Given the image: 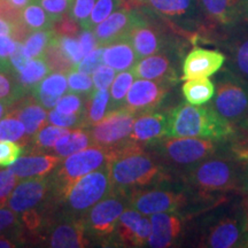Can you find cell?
Here are the masks:
<instances>
[{"label": "cell", "instance_id": "cell-1", "mask_svg": "<svg viewBox=\"0 0 248 248\" xmlns=\"http://www.w3.org/2000/svg\"><path fill=\"white\" fill-rule=\"evenodd\" d=\"M114 157L109 162L113 192L125 194L129 190L154 184L162 181L164 173L151 155L142 151L141 145L129 140L119 148H114Z\"/></svg>", "mask_w": 248, "mask_h": 248}, {"label": "cell", "instance_id": "cell-2", "mask_svg": "<svg viewBox=\"0 0 248 248\" xmlns=\"http://www.w3.org/2000/svg\"><path fill=\"white\" fill-rule=\"evenodd\" d=\"M166 137H198L224 140L233 135L235 125L209 106L182 102L167 115Z\"/></svg>", "mask_w": 248, "mask_h": 248}, {"label": "cell", "instance_id": "cell-3", "mask_svg": "<svg viewBox=\"0 0 248 248\" xmlns=\"http://www.w3.org/2000/svg\"><path fill=\"white\" fill-rule=\"evenodd\" d=\"M113 157V150L97 145L67 156L53 176V190L57 197L63 200L79 178L109 163Z\"/></svg>", "mask_w": 248, "mask_h": 248}, {"label": "cell", "instance_id": "cell-4", "mask_svg": "<svg viewBox=\"0 0 248 248\" xmlns=\"http://www.w3.org/2000/svg\"><path fill=\"white\" fill-rule=\"evenodd\" d=\"M209 106L223 119L235 125L248 116V82L234 74H222L215 84Z\"/></svg>", "mask_w": 248, "mask_h": 248}, {"label": "cell", "instance_id": "cell-5", "mask_svg": "<svg viewBox=\"0 0 248 248\" xmlns=\"http://www.w3.org/2000/svg\"><path fill=\"white\" fill-rule=\"evenodd\" d=\"M214 156L194 164L187 175L188 183L203 193L232 190L239 182L233 162Z\"/></svg>", "mask_w": 248, "mask_h": 248}, {"label": "cell", "instance_id": "cell-6", "mask_svg": "<svg viewBox=\"0 0 248 248\" xmlns=\"http://www.w3.org/2000/svg\"><path fill=\"white\" fill-rule=\"evenodd\" d=\"M111 192L109 163H107L79 178L63 201L69 212L84 214Z\"/></svg>", "mask_w": 248, "mask_h": 248}, {"label": "cell", "instance_id": "cell-7", "mask_svg": "<svg viewBox=\"0 0 248 248\" xmlns=\"http://www.w3.org/2000/svg\"><path fill=\"white\" fill-rule=\"evenodd\" d=\"M219 140L198 137H166L159 140V151L177 166H194L216 154Z\"/></svg>", "mask_w": 248, "mask_h": 248}, {"label": "cell", "instance_id": "cell-8", "mask_svg": "<svg viewBox=\"0 0 248 248\" xmlns=\"http://www.w3.org/2000/svg\"><path fill=\"white\" fill-rule=\"evenodd\" d=\"M136 113L126 107H120L108 111L106 116L89 130L92 145L119 148L130 140Z\"/></svg>", "mask_w": 248, "mask_h": 248}, {"label": "cell", "instance_id": "cell-9", "mask_svg": "<svg viewBox=\"0 0 248 248\" xmlns=\"http://www.w3.org/2000/svg\"><path fill=\"white\" fill-rule=\"evenodd\" d=\"M123 197L126 195L111 192L91 207L82 218L86 233L97 238H106L113 234L120 216L126 208Z\"/></svg>", "mask_w": 248, "mask_h": 248}, {"label": "cell", "instance_id": "cell-10", "mask_svg": "<svg viewBox=\"0 0 248 248\" xmlns=\"http://www.w3.org/2000/svg\"><path fill=\"white\" fill-rule=\"evenodd\" d=\"M144 20L135 9L122 8L115 11L93 29L98 46H107L119 40L129 39L133 28Z\"/></svg>", "mask_w": 248, "mask_h": 248}, {"label": "cell", "instance_id": "cell-11", "mask_svg": "<svg viewBox=\"0 0 248 248\" xmlns=\"http://www.w3.org/2000/svg\"><path fill=\"white\" fill-rule=\"evenodd\" d=\"M129 198L131 208L146 216L159 213H176L185 203L184 194L168 190L132 191Z\"/></svg>", "mask_w": 248, "mask_h": 248}, {"label": "cell", "instance_id": "cell-12", "mask_svg": "<svg viewBox=\"0 0 248 248\" xmlns=\"http://www.w3.org/2000/svg\"><path fill=\"white\" fill-rule=\"evenodd\" d=\"M168 89L169 82L166 80L137 79L132 83L123 106L136 114L155 110L166 98Z\"/></svg>", "mask_w": 248, "mask_h": 248}, {"label": "cell", "instance_id": "cell-13", "mask_svg": "<svg viewBox=\"0 0 248 248\" xmlns=\"http://www.w3.org/2000/svg\"><path fill=\"white\" fill-rule=\"evenodd\" d=\"M53 190V177L24 178L15 186L8 199V207L16 213L32 209L44 201Z\"/></svg>", "mask_w": 248, "mask_h": 248}, {"label": "cell", "instance_id": "cell-14", "mask_svg": "<svg viewBox=\"0 0 248 248\" xmlns=\"http://www.w3.org/2000/svg\"><path fill=\"white\" fill-rule=\"evenodd\" d=\"M151 219L138 210L125 209L116 224V237L123 246L142 247L147 245L151 234Z\"/></svg>", "mask_w": 248, "mask_h": 248}, {"label": "cell", "instance_id": "cell-15", "mask_svg": "<svg viewBox=\"0 0 248 248\" xmlns=\"http://www.w3.org/2000/svg\"><path fill=\"white\" fill-rule=\"evenodd\" d=\"M224 61L225 57L221 52L195 47L184 59L182 78L187 80L212 76L221 69Z\"/></svg>", "mask_w": 248, "mask_h": 248}, {"label": "cell", "instance_id": "cell-16", "mask_svg": "<svg viewBox=\"0 0 248 248\" xmlns=\"http://www.w3.org/2000/svg\"><path fill=\"white\" fill-rule=\"evenodd\" d=\"M151 234L147 246L166 248L175 244L182 233L183 221L175 213H159L151 215Z\"/></svg>", "mask_w": 248, "mask_h": 248}, {"label": "cell", "instance_id": "cell-17", "mask_svg": "<svg viewBox=\"0 0 248 248\" xmlns=\"http://www.w3.org/2000/svg\"><path fill=\"white\" fill-rule=\"evenodd\" d=\"M167 115L154 110L144 111L136 117L130 140L139 145L156 142L167 136Z\"/></svg>", "mask_w": 248, "mask_h": 248}, {"label": "cell", "instance_id": "cell-18", "mask_svg": "<svg viewBox=\"0 0 248 248\" xmlns=\"http://www.w3.org/2000/svg\"><path fill=\"white\" fill-rule=\"evenodd\" d=\"M88 233L82 219L64 221L52 229L48 246L54 248H79L89 246Z\"/></svg>", "mask_w": 248, "mask_h": 248}, {"label": "cell", "instance_id": "cell-19", "mask_svg": "<svg viewBox=\"0 0 248 248\" xmlns=\"http://www.w3.org/2000/svg\"><path fill=\"white\" fill-rule=\"evenodd\" d=\"M61 163V157L55 155H28L18 157L13 164L8 166V169L17 176V178H31L47 176Z\"/></svg>", "mask_w": 248, "mask_h": 248}, {"label": "cell", "instance_id": "cell-20", "mask_svg": "<svg viewBox=\"0 0 248 248\" xmlns=\"http://www.w3.org/2000/svg\"><path fill=\"white\" fill-rule=\"evenodd\" d=\"M133 75L137 78L151 80H166L173 83L176 78L175 68L171 60L166 54H153L137 61L131 68Z\"/></svg>", "mask_w": 248, "mask_h": 248}, {"label": "cell", "instance_id": "cell-21", "mask_svg": "<svg viewBox=\"0 0 248 248\" xmlns=\"http://www.w3.org/2000/svg\"><path fill=\"white\" fill-rule=\"evenodd\" d=\"M68 91L67 77L62 73H53L43 78L31 90V97L46 109L57 106L59 99Z\"/></svg>", "mask_w": 248, "mask_h": 248}, {"label": "cell", "instance_id": "cell-22", "mask_svg": "<svg viewBox=\"0 0 248 248\" xmlns=\"http://www.w3.org/2000/svg\"><path fill=\"white\" fill-rule=\"evenodd\" d=\"M129 42L131 43L138 60L159 53L163 46L159 32L151 27L146 20L133 28L129 35Z\"/></svg>", "mask_w": 248, "mask_h": 248}, {"label": "cell", "instance_id": "cell-23", "mask_svg": "<svg viewBox=\"0 0 248 248\" xmlns=\"http://www.w3.org/2000/svg\"><path fill=\"white\" fill-rule=\"evenodd\" d=\"M243 229L235 219H223L212 229L207 237V246L212 248H230L239 246Z\"/></svg>", "mask_w": 248, "mask_h": 248}, {"label": "cell", "instance_id": "cell-24", "mask_svg": "<svg viewBox=\"0 0 248 248\" xmlns=\"http://www.w3.org/2000/svg\"><path fill=\"white\" fill-rule=\"evenodd\" d=\"M137 61L138 58L129 39L119 40L105 46L104 63L116 71L131 69L137 63Z\"/></svg>", "mask_w": 248, "mask_h": 248}, {"label": "cell", "instance_id": "cell-25", "mask_svg": "<svg viewBox=\"0 0 248 248\" xmlns=\"http://www.w3.org/2000/svg\"><path fill=\"white\" fill-rule=\"evenodd\" d=\"M13 113L24 124L28 137H33L44 126L48 115L45 108L40 106L32 97L24 99L20 107H13Z\"/></svg>", "mask_w": 248, "mask_h": 248}, {"label": "cell", "instance_id": "cell-26", "mask_svg": "<svg viewBox=\"0 0 248 248\" xmlns=\"http://www.w3.org/2000/svg\"><path fill=\"white\" fill-rule=\"evenodd\" d=\"M206 13L216 22L230 26L241 13V0H201Z\"/></svg>", "mask_w": 248, "mask_h": 248}, {"label": "cell", "instance_id": "cell-27", "mask_svg": "<svg viewBox=\"0 0 248 248\" xmlns=\"http://www.w3.org/2000/svg\"><path fill=\"white\" fill-rule=\"evenodd\" d=\"M90 146H92L90 131L84 130V128H79L67 132L66 135L59 138L53 146V150L55 154L60 157H67Z\"/></svg>", "mask_w": 248, "mask_h": 248}, {"label": "cell", "instance_id": "cell-28", "mask_svg": "<svg viewBox=\"0 0 248 248\" xmlns=\"http://www.w3.org/2000/svg\"><path fill=\"white\" fill-rule=\"evenodd\" d=\"M182 93L188 104L200 106L212 100L215 94V84L207 77L187 79L182 86Z\"/></svg>", "mask_w": 248, "mask_h": 248}, {"label": "cell", "instance_id": "cell-29", "mask_svg": "<svg viewBox=\"0 0 248 248\" xmlns=\"http://www.w3.org/2000/svg\"><path fill=\"white\" fill-rule=\"evenodd\" d=\"M51 68L46 63L44 58H35L26 64L22 70L16 73V79L18 80L26 93L31 92L33 86L45 78L51 73Z\"/></svg>", "mask_w": 248, "mask_h": 248}, {"label": "cell", "instance_id": "cell-30", "mask_svg": "<svg viewBox=\"0 0 248 248\" xmlns=\"http://www.w3.org/2000/svg\"><path fill=\"white\" fill-rule=\"evenodd\" d=\"M110 94L107 89H95L86 100V120L89 126L94 125L109 111Z\"/></svg>", "mask_w": 248, "mask_h": 248}, {"label": "cell", "instance_id": "cell-31", "mask_svg": "<svg viewBox=\"0 0 248 248\" xmlns=\"http://www.w3.org/2000/svg\"><path fill=\"white\" fill-rule=\"evenodd\" d=\"M133 4L148 6L168 17H182L191 11L192 0H131Z\"/></svg>", "mask_w": 248, "mask_h": 248}, {"label": "cell", "instance_id": "cell-32", "mask_svg": "<svg viewBox=\"0 0 248 248\" xmlns=\"http://www.w3.org/2000/svg\"><path fill=\"white\" fill-rule=\"evenodd\" d=\"M21 18L32 32L39 30H51L54 24L44 8L37 2H30L21 11Z\"/></svg>", "mask_w": 248, "mask_h": 248}, {"label": "cell", "instance_id": "cell-33", "mask_svg": "<svg viewBox=\"0 0 248 248\" xmlns=\"http://www.w3.org/2000/svg\"><path fill=\"white\" fill-rule=\"evenodd\" d=\"M135 78L136 77L133 75L132 70H124L115 76L110 85L109 111L123 106L126 94H128Z\"/></svg>", "mask_w": 248, "mask_h": 248}, {"label": "cell", "instance_id": "cell-34", "mask_svg": "<svg viewBox=\"0 0 248 248\" xmlns=\"http://www.w3.org/2000/svg\"><path fill=\"white\" fill-rule=\"evenodd\" d=\"M46 63L54 73H69L75 68V64L70 61V59L62 52L60 46L58 44L57 33L52 38L47 47H46L44 55H43Z\"/></svg>", "mask_w": 248, "mask_h": 248}, {"label": "cell", "instance_id": "cell-35", "mask_svg": "<svg viewBox=\"0 0 248 248\" xmlns=\"http://www.w3.org/2000/svg\"><path fill=\"white\" fill-rule=\"evenodd\" d=\"M230 138L231 153L237 161L243 163L248 162V116L235 124L234 132Z\"/></svg>", "mask_w": 248, "mask_h": 248}, {"label": "cell", "instance_id": "cell-36", "mask_svg": "<svg viewBox=\"0 0 248 248\" xmlns=\"http://www.w3.org/2000/svg\"><path fill=\"white\" fill-rule=\"evenodd\" d=\"M55 36L53 30H39L30 33L24 40V52L26 55L30 59L40 58L44 55V52L47 47L49 42Z\"/></svg>", "mask_w": 248, "mask_h": 248}, {"label": "cell", "instance_id": "cell-37", "mask_svg": "<svg viewBox=\"0 0 248 248\" xmlns=\"http://www.w3.org/2000/svg\"><path fill=\"white\" fill-rule=\"evenodd\" d=\"M23 141L27 144V132L24 124L12 111L4 119L0 120V141Z\"/></svg>", "mask_w": 248, "mask_h": 248}, {"label": "cell", "instance_id": "cell-38", "mask_svg": "<svg viewBox=\"0 0 248 248\" xmlns=\"http://www.w3.org/2000/svg\"><path fill=\"white\" fill-rule=\"evenodd\" d=\"M125 0H97L90 15L86 30H93L99 23L106 20L117 8L124 6Z\"/></svg>", "mask_w": 248, "mask_h": 248}, {"label": "cell", "instance_id": "cell-39", "mask_svg": "<svg viewBox=\"0 0 248 248\" xmlns=\"http://www.w3.org/2000/svg\"><path fill=\"white\" fill-rule=\"evenodd\" d=\"M69 132L67 128H61L57 125H48L43 126L38 132L33 136V147L35 150H47L52 148L58 141L59 138Z\"/></svg>", "mask_w": 248, "mask_h": 248}, {"label": "cell", "instance_id": "cell-40", "mask_svg": "<svg viewBox=\"0 0 248 248\" xmlns=\"http://www.w3.org/2000/svg\"><path fill=\"white\" fill-rule=\"evenodd\" d=\"M47 121L51 124L61 128H88L89 123L85 114H63L57 109H52L47 115Z\"/></svg>", "mask_w": 248, "mask_h": 248}, {"label": "cell", "instance_id": "cell-41", "mask_svg": "<svg viewBox=\"0 0 248 248\" xmlns=\"http://www.w3.org/2000/svg\"><path fill=\"white\" fill-rule=\"evenodd\" d=\"M95 1L97 0H70L68 15L75 20L80 28L86 29Z\"/></svg>", "mask_w": 248, "mask_h": 248}, {"label": "cell", "instance_id": "cell-42", "mask_svg": "<svg viewBox=\"0 0 248 248\" xmlns=\"http://www.w3.org/2000/svg\"><path fill=\"white\" fill-rule=\"evenodd\" d=\"M68 91L76 94L90 95L93 91V80L86 74L79 73L75 69L67 73Z\"/></svg>", "mask_w": 248, "mask_h": 248}, {"label": "cell", "instance_id": "cell-43", "mask_svg": "<svg viewBox=\"0 0 248 248\" xmlns=\"http://www.w3.org/2000/svg\"><path fill=\"white\" fill-rule=\"evenodd\" d=\"M27 93L16 78H11L6 74L0 73V99H8L16 102Z\"/></svg>", "mask_w": 248, "mask_h": 248}, {"label": "cell", "instance_id": "cell-44", "mask_svg": "<svg viewBox=\"0 0 248 248\" xmlns=\"http://www.w3.org/2000/svg\"><path fill=\"white\" fill-rule=\"evenodd\" d=\"M55 109L63 114H85L86 104L76 93H69L59 99Z\"/></svg>", "mask_w": 248, "mask_h": 248}, {"label": "cell", "instance_id": "cell-45", "mask_svg": "<svg viewBox=\"0 0 248 248\" xmlns=\"http://www.w3.org/2000/svg\"><path fill=\"white\" fill-rule=\"evenodd\" d=\"M104 51L105 46H97L91 53H89L85 58H83L74 69L79 73L91 75V74L104 63Z\"/></svg>", "mask_w": 248, "mask_h": 248}, {"label": "cell", "instance_id": "cell-46", "mask_svg": "<svg viewBox=\"0 0 248 248\" xmlns=\"http://www.w3.org/2000/svg\"><path fill=\"white\" fill-rule=\"evenodd\" d=\"M57 40L59 46H60V48L62 49V52H63V53L70 59V61L76 66V64L83 59L79 40L73 38L71 36L59 35H57Z\"/></svg>", "mask_w": 248, "mask_h": 248}, {"label": "cell", "instance_id": "cell-47", "mask_svg": "<svg viewBox=\"0 0 248 248\" xmlns=\"http://www.w3.org/2000/svg\"><path fill=\"white\" fill-rule=\"evenodd\" d=\"M17 184V176L9 169L0 170V208L8 202L12 192Z\"/></svg>", "mask_w": 248, "mask_h": 248}, {"label": "cell", "instance_id": "cell-48", "mask_svg": "<svg viewBox=\"0 0 248 248\" xmlns=\"http://www.w3.org/2000/svg\"><path fill=\"white\" fill-rule=\"evenodd\" d=\"M22 145L14 141H0V167H8L13 164L22 154Z\"/></svg>", "mask_w": 248, "mask_h": 248}, {"label": "cell", "instance_id": "cell-49", "mask_svg": "<svg viewBox=\"0 0 248 248\" xmlns=\"http://www.w3.org/2000/svg\"><path fill=\"white\" fill-rule=\"evenodd\" d=\"M36 2L44 8L53 22H57L68 13L70 0H36Z\"/></svg>", "mask_w": 248, "mask_h": 248}, {"label": "cell", "instance_id": "cell-50", "mask_svg": "<svg viewBox=\"0 0 248 248\" xmlns=\"http://www.w3.org/2000/svg\"><path fill=\"white\" fill-rule=\"evenodd\" d=\"M116 76V70L107 66V64H101L97 69L92 73L93 85L95 89H108L113 83Z\"/></svg>", "mask_w": 248, "mask_h": 248}, {"label": "cell", "instance_id": "cell-51", "mask_svg": "<svg viewBox=\"0 0 248 248\" xmlns=\"http://www.w3.org/2000/svg\"><path fill=\"white\" fill-rule=\"evenodd\" d=\"M79 24L73 20L69 15L64 14L60 20L53 24V31L59 36H76L78 35Z\"/></svg>", "mask_w": 248, "mask_h": 248}, {"label": "cell", "instance_id": "cell-52", "mask_svg": "<svg viewBox=\"0 0 248 248\" xmlns=\"http://www.w3.org/2000/svg\"><path fill=\"white\" fill-rule=\"evenodd\" d=\"M20 219L17 213L11 208H0V234L18 228Z\"/></svg>", "mask_w": 248, "mask_h": 248}, {"label": "cell", "instance_id": "cell-53", "mask_svg": "<svg viewBox=\"0 0 248 248\" xmlns=\"http://www.w3.org/2000/svg\"><path fill=\"white\" fill-rule=\"evenodd\" d=\"M29 60L30 59L27 57L26 52H24V46L22 42H16L14 51L9 55V62H11L12 70L15 74L18 73V71L22 70L26 67V64L29 62Z\"/></svg>", "mask_w": 248, "mask_h": 248}, {"label": "cell", "instance_id": "cell-54", "mask_svg": "<svg viewBox=\"0 0 248 248\" xmlns=\"http://www.w3.org/2000/svg\"><path fill=\"white\" fill-rule=\"evenodd\" d=\"M0 17L13 24L22 21L21 9L15 8L9 0H0Z\"/></svg>", "mask_w": 248, "mask_h": 248}, {"label": "cell", "instance_id": "cell-55", "mask_svg": "<svg viewBox=\"0 0 248 248\" xmlns=\"http://www.w3.org/2000/svg\"><path fill=\"white\" fill-rule=\"evenodd\" d=\"M21 219L30 232H36L43 224V216L35 208L23 212Z\"/></svg>", "mask_w": 248, "mask_h": 248}, {"label": "cell", "instance_id": "cell-56", "mask_svg": "<svg viewBox=\"0 0 248 248\" xmlns=\"http://www.w3.org/2000/svg\"><path fill=\"white\" fill-rule=\"evenodd\" d=\"M78 40L80 44V48H82L83 58H85L89 53H91L93 49L98 46L97 39H95V36L92 30H83L82 32L79 33Z\"/></svg>", "mask_w": 248, "mask_h": 248}, {"label": "cell", "instance_id": "cell-57", "mask_svg": "<svg viewBox=\"0 0 248 248\" xmlns=\"http://www.w3.org/2000/svg\"><path fill=\"white\" fill-rule=\"evenodd\" d=\"M235 64L240 73L248 76V40L243 43L235 51Z\"/></svg>", "mask_w": 248, "mask_h": 248}, {"label": "cell", "instance_id": "cell-58", "mask_svg": "<svg viewBox=\"0 0 248 248\" xmlns=\"http://www.w3.org/2000/svg\"><path fill=\"white\" fill-rule=\"evenodd\" d=\"M16 40L9 35H0V57L8 59L12 52L14 51Z\"/></svg>", "mask_w": 248, "mask_h": 248}, {"label": "cell", "instance_id": "cell-59", "mask_svg": "<svg viewBox=\"0 0 248 248\" xmlns=\"http://www.w3.org/2000/svg\"><path fill=\"white\" fill-rule=\"evenodd\" d=\"M15 102L12 100H8V99H0V120L4 119L6 113L12 109L14 106Z\"/></svg>", "mask_w": 248, "mask_h": 248}, {"label": "cell", "instance_id": "cell-60", "mask_svg": "<svg viewBox=\"0 0 248 248\" xmlns=\"http://www.w3.org/2000/svg\"><path fill=\"white\" fill-rule=\"evenodd\" d=\"M12 32H13V23L0 17V35L11 36Z\"/></svg>", "mask_w": 248, "mask_h": 248}, {"label": "cell", "instance_id": "cell-61", "mask_svg": "<svg viewBox=\"0 0 248 248\" xmlns=\"http://www.w3.org/2000/svg\"><path fill=\"white\" fill-rule=\"evenodd\" d=\"M9 71H12L11 62H9L8 59L0 57V73L7 74V73H9Z\"/></svg>", "mask_w": 248, "mask_h": 248}, {"label": "cell", "instance_id": "cell-62", "mask_svg": "<svg viewBox=\"0 0 248 248\" xmlns=\"http://www.w3.org/2000/svg\"><path fill=\"white\" fill-rule=\"evenodd\" d=\"M14 247H16V243H15V241L0 234V248H14Z\"/></svg>", "mask_w": 248, "mask_h": 248}, {"label": "cell", "instance_id": "cell-63", "mask_svg": "<svg viewBox=\"0 0 248 248\" xmlns=\"http://www.w3.org/2000/svg\"><path fill=\"white\" fill-rule=\"evenodd\" d=\"M246 164V167H245V170L243 172V175H241V188L246 192L248 194V162L245 163Z\"/></svg>", "mask_w": 248, "mask_h": 248}, {"label": "cell", "instance_id": "cell-64", "mask_svg": "<svg viewBox=\"0 0 248 248\" xmlns=\"http://www.w3.org/2000/svg\"><path fill=\"white\" fill-rule=\"evenodd\" d=\"M241 14L248 20V0H241Z\"/></svg>", "mask_w": 248, "mask_h": 248}]
</instances>
